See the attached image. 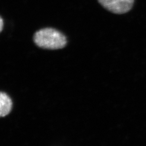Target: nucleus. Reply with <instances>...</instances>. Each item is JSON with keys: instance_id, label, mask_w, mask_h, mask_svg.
<instances>
[{"instance_id": "20e7f679", "label": "nucleus", "mask_w": 146, "mask_h": 146, "mask_svg": "<svg viewBox=\"0 0 146 146\" xmlns=\"http://www.w3.org/2000/svg\"><path fill=\"white\" fill-rule=\"evenodd\" d=\"M1 27H0V31L1 32H2V30H3V19L2 17H1Z\"/></svg>"}, {"instance_id": "7ed1b4c3", "label": "nucleus", "mask_w": 146, "mask_h": 146, "mask_svg": "<svg viewBox=\"0 0 146 146\" xmlns=\"http://www.w3.org/2000/svg\"><path fill=\"white\" fill-rule=\"evenodd\" d=\"M0 105L1 116L3 117L8 115L12 108V102L11 98L5 93H1Z\"/></svg>"}, {"instance_id": "f257e3e1", "label": "nucleus", "mask_w": 146, "mask_h": 146, "mask_svg": "<svg viewBox=\"0 0 146 146\" xmlns=\"http://www.w3.org/2000/svg\"><path fill=\"white\" fill-rule=\"evenodd\" d=\"M33 41L37 47L48 50L63 49L68 43L66 36L53 28H44L36 31Z\"/></svg>"}, {"instance_id": "f03ea898", "label": "nucleus", "mask_w": 146, "mask_h": 146, "mask_svg": "<svg viewBox=\"0 0 146 146\" xmlns=\"http://www.w3.org/2000/svg\"><path fill=\"white\" fill-rule=\"evenodd\" d=\"M106 10L116 14H123L132 9L134 0H98Z\"/></svg>"}]
</instances>
